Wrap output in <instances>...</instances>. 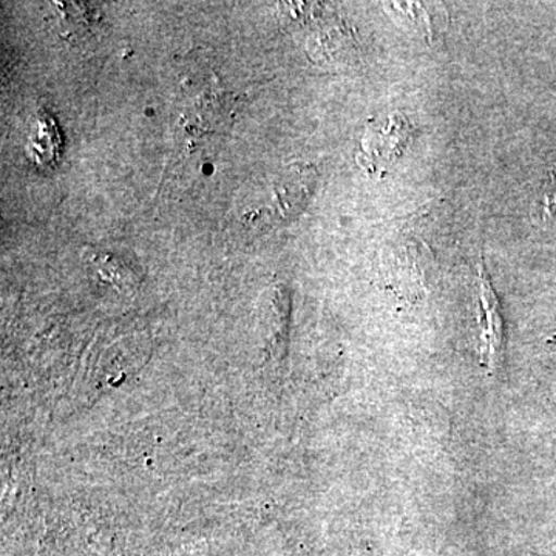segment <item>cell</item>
I'll return each mask as SVG.
<instances>
[{
    "mask_svg": "<svg viewBox=\"0 0 556 556\" xmlns=\"http://www.w3.org/2000/svg\"><path fill=\"white\" fill-rule=\"evenodd\" d=\"M481 303L485 321L482 325L481 353L486 357V365L493 368L504 348L503 317H501L495 292L485 276H482L481 280Z\"/></svg>",
    "mask_w": 556,
    "mask_h": 556,
    "instance_id": "obj_1",
    "label": "cell"
},
{
    "mask_svg": "<svg viewBox=\"0 0 556 556\" xmlns=\"http://www.w3.org/2000/svg\"><path fill=\"white\" fill-rule=\"evenodd\" d=\"M442 7V5H441ZM434 3L404 2L391 3V10L397 14L401 20H405L407 24L413 25L416 30L422 31L428 39H433L434 35L444 27L447 22L444 9Z\"/></svg>",
    "mask_w": 556,
    "mask_h": 556,
    "instance_id": "obj_2",
    "label": "cell"
},
{
    "mask_svg": "<svg viewBox=\"0 0 556 556\" xmlns=\"http://www.w3.org/2000/svg\"><path fill=\"white\" fill-rule=\"evenodd\" d=\"M543 212L546 215H551V217H556V185L546 189V192L543 193Z\"/></svg>",
    "mask_w": 556,
    "mask_h": 556,
    "instance_id": "obj_3",
    "label": "cell"
}]
</instances>
